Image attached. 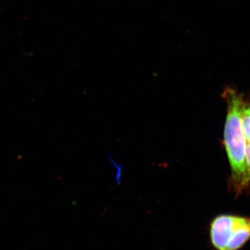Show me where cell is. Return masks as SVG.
I'll use <instances>...</instances> for the list:
<instances>
[{
	"instance_id": "6da1fadb",
	"label": "cell",
	"mask_w": 250,
	"mask_h": 250,
	"mask_svg": "<svg viewBox=\"0 0 250 250\" xmlns=\"http://www.w3.org/2000/svg\"><path fill=\"white\" fill-rule=\"evenodd\" d=\"M224 97L228 104L224 142L231 166L233 190L239 195L248 188L246 182V141L242 120L245 100L242 94L231 88L225 90Z\"/></svg>"
},
{
	"instance_id": "7a4b0ae2",
	"label": "cell",
	"mask_w": 250,
	"mask_h": 250,
	"mask_svg": "<svg viewBox=\"0 0 250 250\" xmlns=\"http://www.w3.org/2000/svg\"><path fill=\"white\" fill-rule=\"evenodd\" d=\"M210 239L216 250H239L250 240V218L219 215L210 225Z\"/></svg>"
},
{
	"instance_id": "3957f363",
	"label": "cell",
	"mask_w": 250,
	"mask_h": 250,
	"mask_svg": "<svg viewBox=\"0 0 250 250\" xmlns=\"http://www.w3.org/2000/svg\"><path fill=\"white\" fill-rule=\"evenodd\" d=\"M243 126L246 145L250 143V102H245L243 108Z\"/></svg>"
},
{
	"instance_id": "277c9868",
	"label": "cell",
	"mask_w": 250,
	"mask_h": 250,
	"mask_svg": "<svg viewBox=\"0 0 250 250\" xmlns=\"http://www.w3.org/2000/svg\"><path fill=\"white\" fill-rule=\"evenodd\" d=\"M246 182L248 187L250 185V143L246 145Z\"/></svg>"
},
{
	"instance_id": "5b68a950",
	"label": "cell",
	"mask_w": 250,
	"mask_h": 250,
	"mask_svg": "<svg viewBox=\"0 0 250 250\" xmlns=\"http://www.w3.org/2000/svg\"><path fill=\"white\" fill-rule=\"evenodd\" d=\"M110 161L112 164H113L116 167V182L118 184L121 183L122 177H123V167L120 164H118V163L115 162V161L113 160V158L111 157V156H109Z\"/></svg>"
}]
</instances>
